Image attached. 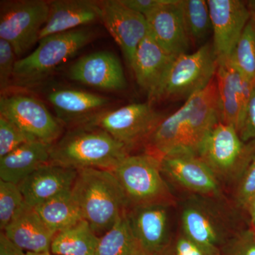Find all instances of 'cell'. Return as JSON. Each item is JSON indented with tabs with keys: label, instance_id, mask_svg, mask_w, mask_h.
<instances>
[{
	"label": "cell",
	"instance_id": "6da1fadb",
	"mask_svg": "<svg viewBox=\"0 0 255 255\" xmlns=\"http://www.w3.org/2000/svg\"><path fill=\"white\" fill-rule=\"evenodd\" d=\"M221 122L216 79L186 100L174 113L164 117L147 139L145 152L160 159L169 154L198 155L201 144L213 128Z\"/></svg>",
	"mask_w": 255,
	"mask_h": 255
},
{
	"label": "cell",
	"instance_id": "7a4b0ae2",
	"mask_svg": "<svg viewBox=\"0 0 255 255\" xmlns=\"http://www.w3.org/2000/svg\"><path fill=\"white\" fill-rule=\"evenodd\" d=\"M128 155L125 146L103 129L82 124L70 129L51 145L50 162L76 170L112 171Z\"/></svg>",
	"mask_w": 255,
	"mask_h": 255
},
{
	"label": "cell",
	"instance_id": "3957f363",
	"mask_svg": "<svg viewBox=\"0 0 255 255\" xmlns=\"http://www.w3.org/2000/svg\"><path fill=\"white\" fill-rule=\"evenodd\" d=\"M72 191L82 219L98 236L110 231L128 209L127 197L112 171L78 170Z\"/></svg>",
	"mask_w": 255,
	"mask_h": 255
},
{
	"label": "cell",
	"instance_id": "277c9868",
	"mask_svg": "<svg viewBox=\"0 0 255 255\" xmlns=\"http://www.w3.org/2000/svg\"><path fill=\"white\" fill-rule=\"evenodd\" d=\"M94 37V32L87 28L44 37L36 49L16 61L12 82L18 86H31L41 81L88 45Z\"/></svg>",
	"mask_w": 255,
	"mask_h": 255
},
{
	"label": "cell",
	"instance_id": "5b68a950",
	"mask_svg": "<svg viewBox=\"0 0 255 255\" xmlns=\"http://www.w3.org/2000/svg\"><path fill=\"white\" fill-rule=\"evenodd\" d=\"M127 197L129 208L162 204L169 206L173 196L162 177L160 159L143 152L128 155L112 170Z\"/></svg>",
	"mask_w": 255,
	"mask_h": 255
},
{
	"label": "cell",
	"instance_id": "8992f818",
	"mask_svg": "<svg viewBox=\"0 0 255 255\" xmlns=\"http://www.w3.org/2000/svg\"><path fill=\"white\" fill-rule=\"evenodd\" d=\"M218 63L211 43L192 53L174 58L150 102L185 98L209 85L216 75Z\"/></svg>",
	"mask_w": 255,
	"mask_h": 255
},
{
	"label": "cell",
	"instance_id": "52a82bcc",
	"mask_svg": "<svg viewBox=\"0 0 255 255\" xmlns=\"http://www.w3.org/2000/svg\"><path fill=\"white\" fill-rule=\"evenodd\" d=\"M164 118L162 113L153 109L150 102L133 103L114 110L104 111L84 124L103 129L123 144L130 153L136 147H143Z\"/></svg>",
	"mask_w": 255,
	"mask_h": 255
},
{
	"label": "cell",
	"instance_id": "ba28073f",
	"mask_svg": "<svg viewBox=\"0 0 255 255\" xmlns=\"http://www.w3.org/2000/svg\"><path fill=\"white\" fill-rule=\"evenodd\" d=\"M255 147V142L242 140L233 126L219 122L206 135L198 155L219 180H237Z\"/></svg>",
	"mask_w": 255,
	"mask_h": 255
},
{
	"label": "cell",
	"instance_id": "9c48e42d",
	"mask_svg": "<svg viewBox=\"0 0 255 255\" xmlns=\"http://www.w3.org/2000/svg\"><path fill=\"white\" fill-rule=\"evenodd\" d=\"M49 10V1L43 0L8 1L1 6L0 38L9 42L17 58L39 41Z\"/></svg>",
	"mask_w": 255,
	"mask_h": 255
},
{
	"label": "cell",
	"instance_id": "30bf717a",
	"mask_svg": "<svg viewBox=\"0 0 255 255\" xmlns=\"http://www.w3.org/2000/svg\"><path fill=\"white\" fill-rule=\"evenodd\" d=\"M0 115L16 124L33 140L52 145L63 132V125L44 104L25 94L1 95Z\"/></svg>",
	"mask_w": 255,
	"mask_h": 255
},
{
	"label": "cell",
	"instance_id": "8fae6325",
	"mask_svg": "<svg viewBox=\"0 0 255 255\" xmlns=\"http://www.w3.org/2000/svg\"><path fill=\"white\" fill-rule=\"evenodd\" d=\"M214 34L212 46L217 63L230 61L251 20L247 3L240 0H208Z\"/></svg>",
	"mask_w": 255,
	"mask_h": 255
},
{
	"label": "cell",
	"instance_id": "7c38bea8",
	"mask_svg": "<svg viewBox=\"0 0 255 255\" xmlns=\"http://www.w3.org/2000/svg\"><path fill=\"white\" fill-rule=\"evenodd\" d=\"M205 199H191L182 210V233L199 246L220 254L233 235L220 211Z\"/></svg>",
	"mask_w": 255,
	"mask_h": 255
},
{
	"label": "cell",
	"instance_id": "4fadbf2b",
	"mask_svg": "<svg viewBox=\"0 0 255 255\" xmlns=\"http://www.w3.org/2000/svg\"><path fill=\"white\" fill-rule=\"evenodd\" d=\"M101 21L131 66L137 47L148 33L145 16L128 7L122 0L100 1Z\"/></svg>",
	"mask_w": 255,
	"mask_h": 255
},
{
	"label": "cell",
	"instance_id": "5bb4252c",
	"mask_svg": "<svg viewBox=\"0 0 255 255\" xmlns=\"http://www.w3.org/2000/svg\"><path fill=\"white\" fill-rule=\"evenodd\" d=\"M162 174L187 190L203 197H219V178L199 155L188 152L169 154L160 159Z\"/></svg>",
	"mask_w": 255,
	"mask_h": 255
},
{
	"label": "cell",
	"instance_id": "9a60e30c",
	"mask_svg": "<svg viewBox=\"0 0 255 255\" xmlns=\"http://www.w3.org/2000/svg\"><path fill=\"white\" fill-rule=\"evenodd\" d=\"M221 122L233 126L239 133L255 81L246 78L231 60L218 64L216 75Z\"/></svg>",
	"mask_w": 255,
	"mask_h": 255
},
{
	"label": "cell",
	"instance_id": "2e32d148",
	"mask_svg": "<svg viewBox=\"0 0 255 255\" xmlns=\"http://www.w3.org/2000/svg\"><path fill=\"white\" fill-rule=\"evenodd\" d=\"M68 76L74 81L104 91H122L127 85L122 64L109 51L82 57L69 69Z\"/></svg>",
	"mask_w": 255,
	"mask_h": 255
},
{
	"label": "cell",
	"instance_id": "e0dca14e",
	"mask_svg": "<svg viewBox=\"0 0 255 255\" xmlns=\"http://www.w3.org/2000/svg\"><path fill=\"white\" fill-rule=\"evenodd\" d=\"M168 206L153 204L134 206L127 217L137 241L146 255H160L168 246Z\"/></svg>",
	"mask_w": 255,
	"mask_h": 255
},
{
	"label": "cell",
	"instance_id": "ac0fdd59",
	"mask_svg": "<svg viewBox=\"0 0 255 255\" xmlns=\"http://www.w3.org/2000/svg\"><path fill=\"white\" fill-rule=\"evenodd\" d=\"M149 33L172 56L187 53L190 41L183 21L180 0H165L146 15Z\"/></svg>",
	"mask_w": 255,
	"mask_h": 255
},
{
	"label": "cell",
	"instance_id": "d6986e66",
	"mask_svg": "<svg viewBox=\"0 0 255 255\" xmlns=\"http://www.w3.org/2000/svg\"><path fill=\"white\" fill-rule=\"evenodd\" d=\"M78 170L48 162L18 184L25 203L35 208L71 190Z\"/></svg>",
	"mask_w": 255,
	"mask_h": 255
},
{
	"label": "cell",
	"instance_id": "ffe728a7",
	"mask_svg": "<svg viewBox=\"0 0 255 255\" xmlns=\"http://www.w3.org/2000/svg\"><path fill=\"white\" fill-rule=\"evenodd\" d=\"M48 100L62 124L75 127L86 123L108 107L110 99L91 92L60 89L50 92Z\"/></svg>",
	"mask_w": 255,
	"mask_h": 255
},
{
	"label": "cell",
	"instance_id": "44dd1931",
	"mask_svg": "<svg viewBox=\"0 0 255 255\" xmlns=\"http://www.w3.org/2000/svg\"><path fill=\"white\" fill-rule=\"evenodd\" d=\"M175 58L159 46L149 32L139 44L130 68L137 84L146 92L149 100L157 91Z\"/></svg>",
	"mask_w": 255,
	"mask_h": 255
},
{
	"label": "cell",
	"instance_id": "7402d4cb",
	"mask_svg": "<svg viewBox=\"0 0 255 255\" xmlns=\"http://www.w3.org/2000/svg\"><path fill=\"white\" fill-rule=\"evenodd\" d=\"M6 237L26 253L50 252L56 233L47 226L34 208L26 204L4 228Z\"/></svg>",
	"mask_w": 255,
	"mask_h": 255
},
{
	"label": "cell",
	"instance_id": "603a6c76",
	"mask_svg": "<svg viewBox=\"0 0 255 255\" xmlns=\"http://www.w3.org/2000/svg\"><path fill=\"white\" fill-rule=\"evenodd\" d=\"M48 20L40 33L42 38L55 33L76 29L101 20L100 1L90 0H58L49 1Z\"/></svg>",
	"mask_w": 255,
	"mask_h": 255
},
{
	"label": "cell",
	"instance_id": "cb8c5ba5",
	"mask_svg": "<svg viewBox=\"0 0 255 255\" xmlns=\"http://www.w3.org/2000/svg\"><path fill=\"white\" fill-rule=\"evenodd\" d=\"M50 147L33 140L0 157V180L19 184L37 169L50 162Z\"/></svg>",
	"mask_w": 255,
	"mask_h": 255
},
{
	"label": "cell",
	"instance_id": "d4e9b609",
	"mask_svg": "<svg viewBox=\"0 0 255 255\" xmlns=\"http://www.w3.org/2000/svg\"><path fill=\"white\" fill-rule=\"evenodd\" d=\"M100 238L90 224L82 219L56 233L50 253L53 255H97Z\"/></svg>",
	"mask_w": 255,
	"mask_h": 255
},
{
	"label": "cell",
	"instance_id": "484cf974",
	"mask_svg": "<svg viewBox=\"0 0 255 255\" xmlns=\"http://www.w3.org/2000/svg\"><path fill=\"white\" fill-rule=\"evenodd\" d=\"M34 209L43 222L55 233L83 219L72 189L55 196Z\"/></svg>",
	"mask_w": 255,
	"mask_h": 255
},
{
	"label": "cell",
	"instance_id": "4316f807",
	"mask_svg": "<svg viewBox=\"0 0 255 255\" xmlns=\"http://www.w3.org/2000/svg\"><path fill=\"white\" fill-rule=\"evenodd\" d=\"M97 255H146L132 232L127 212L100 236Z\"/></svg>",
	"mask_w": 255,
	"mask_h": 255
},
{
	"label": "cell",
	"instance_id": "83f0119b",
	"mask_svg": "<svg viewBox=\"0 0 255 255\" xmlns=\"http://www.w3.org/2000/svg\"><path fill=\"white\" fill-rule=\"evenodd\" d=\"M183 21L189 39L201 43L212 31L209 4L205 0H180Z\"/></svg>",
	"mask_w": 255,
	"mask_h": 255
},
{
	"label": "cell",
	"instance_id": "f1b7e54d",
	"mask_svg": "<svg viewBox=\"0 0 255 255\" xmlns=\"http://www.w3.org/2000/svg\"><path fill=\"white\" fill-rule=\"evenodd\" d=\"M231 60L243 75L255 81V18L247 24Z\"/></svg>",
	"mask_w": 255,
	"mask_h": 255
},
{
	"label": "cell",
	"instance_id": "f546056e",
	"mask_svg": "<svg viewBox=\"0 0 255 255\" xmlns=\"http://www.w3.org/2000/svg\"><path fill=\"white\" fill-rule=\"evenodd\" d=\"M18 184L0 180V229L3 231L26 205Z\"/></svg>",
	"mask_w": 255,
	"mask_h": 255
},
{
	"label": "cell",
	"instance_id": "4dcf8cb0",
	"mask_svg": "<svg viewBox=\"0 0 255 255\" xmlns=\"http://www.w3.org/2000/svg\"><path fill=\"white\" fill-rule=\"evenodd\" d=\"M236 181V204L241 209L247 210L255 197V147Z\"/></svg>",
	"mask_w": 255,
	"mask_h": 255
},
{
	"label": "cell",
	"instance_id": "1f68e13d",
	"mask_svg": "<svg viewBox=\"0 0 255 255\" xmlns=\"http://www.w3.org/2000/svg\"><path fill=\"white\" fill-rule=\"evenodd\" d=\"M29 141L33 140L16 124L0 115V157Z\"/></svg>",
	"mask_w": 255,
	"mask_h": 255
},
{
	"label": "cell",
	"instance_id": "d6a6232c",
	"mask_svg": "<svg viewBox=\"0 0 255 255\" xmlns=\"http://www.w3.org/2000/svg\"><path fill=\"white\" fill-rule=\"evenodd\" d=\"M220 255H255V230H247L233 235L221 248Z\"/></svg>",
	"mask_w": 255,
	"mask_h": 255
},
{
	"label": "cell",
	"instance_id": "836d02e7",
	"mask_svg": "<svg viewBox=\"0 0 255 255\" xmlns=\"http://www.w3.org/2000/svg\"><path fill=\"white\" fill-rule=\"evenodd\" d=\"M160 255H220L210 251L195 242L191 241L184 233H180L171 238L168 246Z\"/></svg>",
	"mask_w": 255,
	"mask_h": 255
},
{
	"label": "cell",
	"instance_id": "e575fe53",
	"mask_svg": "<svg viewBox=\"0 0 255 255\" xmlns=\"http://www.w3.org/2000/svg\"><path fill=\"white\" fill-rule=\"evenodd\" d=\"M15 53L9 42L0 38V88L1 92L8 89L12 82L15 65Z\"/></svg>",
	"mask_w": 255,
	"mask_h": 255
},
{
	"label": "cell",
	"instance_id": "d590c367",
	"mask_svg": "<svg viewBox=\"0 0 255 255\" xmlns=\"http://www.w3.org/2000/svg\"><path fill=\"white\" fill-rule=\"evenodd\" d=\"M239 135L246 143L255 142V82Z\"/></svg>",
	"mask_w": 255,
	"mask_h": 255
},
{
	"label": "cell",
	"instance_id": "8d00e7d4",
	"mask_svg": "<svg viewBox=\"0 0 255 255\" xmlns=\"http://www.w3.org/2000/svg\"><path fill=\"white\" fill-rule=\"evenodd\" d=\"M128 7L140 13L144 16L152 12L163 4L165 0H122Z\"/></svg>",
	"mask_w": 255,
	"mask_h": 255
},
{
	"label": "cell",
	"instance_id": "74e56055",
	"mask_svg": "<svg viewBox=\"0 0 255 255\" xmlns=\"http://www.w3.org/2000/svg\"><path fill=\"white\" fill-rule=\"evenodd\" d=\"M0 255H27L24 251L6 237L4 232L0 233Z\"/></svg>",
	"mask_w": 255,
	"mask_h": 255
},
{
	"label": "cell",
	"instance_id": "f35d334b",
	"mask_svg": "<svg viewBox=\"0 0 255 255\" xmlns=\"http://www.w3.org/2000/svg\"><path fill=\"white\" fill-rule=\"evenodd\" d=\"M247 211H248L250 218H251V222L252 226H253V229L255 231V197L252 200L251 204L248 206Z\"/></svg>",
	"mask_w": 255,
	"mask_h": 255
},
{
	"label": "cell",
	"instance_id": "ab89813d",
	"mask_svg": "<svg viewBox=\"0 0 255 255\" xmlns=\"http://www.w3.org/2000/svg\"><path fill=\"white\" fill-rule=\"evenodd\" d=\"M247 5H248L251 14L255 15V0L248 1V3H247Z\"/></svg>",
	"mask_w": 255,
	"mask_h": 255
},
{
	"label": "cell",
	"instance_id": "60d3db41",
	"mask_svg": "<svg viewBox=\"0 0 255 255\" xmlns=\"http://www.w3.org/2000/svg\"><path fill=\"white\" fill-rule=\"evenodd\" d=\"M27 255H51V253H50V252L43 253H27Z\"/></svg>",
	"mask_w": 255,
	"mask_h": 255
}]
</instances>
